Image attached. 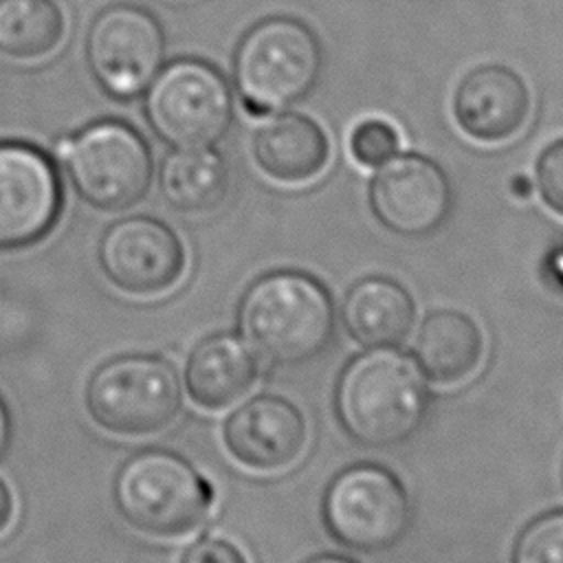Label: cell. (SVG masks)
<instances>
[{
    "label": "cell",
    "mask_w": 563,
    "mask_h": 563,
    "mask_svg": "<svg viewBox=\"0 0 563 563\" xmlns=\"http://www.w3.org/2000/svg\"><path fill=\"white\" fill-rule=\"evenodd\" d=\"M334 411L350 438L369 449L407 442L429 411V387L418 363L394 347H367L341 372Z\"/></svg>",
    "instance_id": "6da1fadb"
},
{
    "label": "cell",
    "mask_w": 563,
    "mask_h": 563,
    "mask_svg": "<svg viewBox=\"0 0 563 563\" xmlns=\"http://www.w3.org/2000/svg\"><path fill=\"white\" fill-rule=\"evenodd\" d=\"M242 339L266 363L290 367L319 358L334 339L336 314L328 288L299 271L255 279L238 310Z\"/></svg>",
    "instance_id": "7a4b0ae2"
},
{
    "label": "cell",
    "mask_w": 563,
    "mask_h": 563,
    "mask_svg": "<svg viewBox=\"0 0 563 563\" xmlns=\"http://www.w3.org/2000/svg\"><path fill=\"white\" fill-rule=\"evenodd\" d=\"M321 75V46L297 18L273 15L240 40L233 55V84L242 106L255 117L286 110L303 99Z\"/></svg>",
    "instance_id": "3957f363"
},
{
    "label": "cell",
    "mask_w": 563,
    "mask_h": 563,
    "mask_svg": "<svg viewBox=\"0 0 563 563\" xmlns=\"http://www.w3.org/2000/svg\"><path fill=\"white\" fill-rule=\"evenodd\" d=\"M121 517L154 537H180L198 528L213 504L211 484L178 453L143 449L114 475Z\"/></svg>",
    "instance_id": "277c9868"
},
{
    "label": "cell",
    "mask_w": 563,
    "mask_h": 563,
    "mask_svg": "<svg viewBox=\"0 0 563 563\" xmlns=\"http://www.w3.org/2000/svg\"><path fill=\"white\" fill-rule=\"evenodd\" d=\"M73 189L88 205L117 211L145 196L154 163L145 139L128 123L101 119L55 143Z\"/></svg>",
    "instance_id": "5b68a950"
},
{
    "label": "cell",
    "mask_w": 563,
    "mask_h": 563,
    "mask_svg": "<svg viewBox=\"0 0 563 563\" xmlns=\"http://www.w3.org/2000/svg\"><path fill=\"white\" fill-rule=\"evenodd\" d=\"M152 132L172 147H213L233 119V95L209 62L180 57L163 64L143 92Z\"/></svg>",
    "instance_id": "8992f818"
},
{
    "label": "cell",
    "mask_w": 563,
    "mask_h": 563,
    "mask_svg": "<svg viewBox=\"0 0 563 563\" xmlns=\"http://www.w3.org/2000/svg\"><path fill=\"white\" fill-rule=\"evenodd\" d=\"M183 402L176 367L156 354H123L99 365L86 385V409L106 431L147 435L165 429Z\"/></svg>",
    "instance_id": "52a82bcc"
},
{
    "label": "cell",
    "mask_w": 563,
    "mask_h": 563,
    "mask_svg": "<svg viewBox=\"0 0 563 563\" xmlns=\"http://www.w3.org/2000/svg\"><path fill=\"white\" fill-rule=\"evenodd\" d=\"M323 521L341 545L385 552L409 530V495L389 468L354 464L330 482L323 495Z\"/></svg>",
    "instance_id": "ba28073f"
},
{
    "label": "cell",
    "mask_w": 563,
    "mask_h": 563,
    "mask_svg": "<svg viewBox=\"0 0 563 563\" xmlns=\"http://www.w3.org/2000/svg\"><path fill=\"white\" fill-rule=\"evenodd\" d=\"M84 55L99 88L112 99L130 101L145 92L165 64V33L147 9L112 4L92 18Z\"/></svg>",
    "instance_id": "9c48e42d"
},
{
    "label": "cell",
    "mask_w": 563,
    "mask_h": 563,
    "mask_svg": "<svg viewBox=\"0 0 563 563\" xmlns=\"http://www.w3.org/2000/svg\"><path fill=\"white\" fill-rule=\"evenodd\" d=\"M369 207L391 233L422 238L438 231L449 218L453 189L435 161L416 152H398L374 174Z\"/></svg>",
    "instance_id": "30bf717a"
},
{
    "label": "cell",
    "mask_w": 563,
    "mask_h": 563,
    "mask_svg": "<svg viewBox=\"0 0 563 563\" xmlns=\"http://www.w3.org/2000/svg\"><path fill=\"white\" fill-rule=\"evenodd\" d=\"M103 275L128 295H156L172 288L185 271V249L161 220L130 216L112 222L99 240Z\"/></svg>",
    "instance_id": "8fae6325"
},
{
    "label": "cell",
    "mask_w": 563,
    "mask_h": 563,
    "mask_svg": "<svg viewBox=\"0 0 563 563\" xmlns=\"http://www.w3.org/2000/svg\"><path fill=\"white\" fill-rule=\"evenodd\" d=\"M59 207L62 187L51 158L26 143H0V251L46 235Z\"/></svg>",
    "instance_id": "7c38bea8"
},
{
    "label": "cell",
    "mask_w": 563,
    "mask_h": 563,
    "mask_svg": "<svg viewBox=\"0 0 563 563\" xmlns=\"http://www.w3.org/2000/svg\"><path fill=\"white\" fill-rule=\"evenodd\" d=\"M224 446L235 462L255 473H279L306 449L308 424L301 409L273 394L253 396L224 422Z\"/></svg>",
    "instance_id": "4fadbf2b"
},
{
    "label": "cell",
    "mask_w": 563,
    "mask_h": 563,
    "mask_svg": "<svg viewBox=\"0 0 563 563\" xmlns=\"http://www.w3.org/2000/svg\"><path fill=\"white\" fill-rule=\"evenodd\" d=\"M530 114L526 81L504 64L471 68L453 90V119L477 143L512 139Z\"/></svg>",
    "instance_id": "5bb4252c"
},
{
    "label": "cell",
    "mask_w": 563,
    "mask_h": 563,
    "mask_svg": "<svg viewBox=\"0 0 563 563\" xmlns=\"http://www.w3.org/2000/svg\"><path fill=\"white\" fill-rule=\"evenodd\" d=\"M253 158L277 183H306L319 176L330 161V141L321 125L301 112L266 114L255 130Z\"/></svg>",
    "instance_id": "9a60e30c"
},
{
    "label": "cell",
    "mask_w": 563,
    "mask_h": 563,
    "mask_svg": "<svg viewBox=\"0 0 563 563\" xmlns=\"http://www.w3.org/2000/svg\"><path fill=\"white\" fill-rule=\"evenodd\" d=\"M257 374L260 365L251 345L233 332H218L191 350L185 385L198 407L224 409L255 385Z\"/></svg>",
    "instance_id": "2e32d148"
},
{
    "label": "cell",
    "mask_w": 563,
    "mask_h": 563,
    "mask_svg": "<svg viewBox=\"0 0 563 563\" xmlns=\"http://www.w3.org/2000/svg\"><path fill=\"white\" fill-rule=\"evenodd\" d=\"M341 319L347 334L363 347H394L407 339L416 321V303L402 284L369 275L345 295Z\"/></svg>",
    "instance_id": "e0dca14e"
},
{
    "label": "cell",
    "mask_w": 563,
    "mask_h": 563,
    "mask_svg": "<svg viewBox=\"0 0 563 563\" xmlns=\"http://www.w3.org/2000/svg\"><path fill=\"white\" fill-rule=\"evenodd\" d=\"M413 354L433 383L457 385L479 367L484 334L466 312L433 310L420 323Z\"/></svg>",
    "instance_id": "ac0fdd59"
},
{
    "label": "cell",
    "mask_w": 563,
    "mask_h": 563,
    "mask_svg": "<svg viewBox=\"0 0 563 563\" xmlns=\"http://www.w3.org/2000/svg\"><path fill=\"white\" fill-rule=\"evenodd\" d=\"M161 196L176 211L205 213L229 189V167L213 147H172L158 167Z\"/></svg>",
    "instance_id": "d6986e66"
},
{
    "label": "cell",
    "mask_w": 563,
    "mask_h": 563,
    "mask_svg": "<svg viewBox=\"0 0 563 563\" xmlns=\"http://www.w3.org/2000/svg\"><path fill=\"white\" fill-rule=\"evenodd\" d=\"M64 37V15L53 0H0V53L40 59Z\"/></svg>",
    "instance_id": "ffe728a7"
},
{
    "label": "cell",
    "mask_w": 563,
    "mask_h": 563,
    "mask_svg": "<svg viewBox=\"0 0 563 563\" xmlns=\"http://www.w3.org/2000/svg\"><path fill=\"white\" fill-rule=\"evenodd\" d=\"M510 563H563V510L530 521L512 545Z\"/></svg>",
    "instance_id": "44dd1931"
},
{
    "label": "cell",
    "mask_w": 563,
    "mask_h": 563,
    "mask_svg": "<svg viewBox=\"0 0 563 563\" xmlns=\"http://www.w3.org/2000/svg\"><path fill=\"white\" fill-rule=\"evenodd\" d=\"M400 152V134L387 119H361L350 132V154L363 167H380Z\"/></svg>",
    "instance_id": "7402d4cb"
},
{
    "label": "cell",
    "mask_w": 563,
    "mask_h": 563,
    "mask_svg": "<svg viewBox=\"0 0 563 563\" xmlns=\"http://www.w3.org/2000/svg\"><path fill=\"white\" fill-rule=\"evenodd\" d=\"M534 183L543 202L563 216V139L550 143L537 158Z\"/></svg>",
    "instance_id": "603a6c76"
},
{
    "label": "cell",
    "mask_w": 563,
    "mask_h": 563,
    "mask_svg": "<svg viewBox=\"0 0 563 563\" xmlns=\"http://www.w3.org/2000/svg\"><path fill=\"white\" fill-rule=\"evenodd\" d=\"M180 563H246V561L231 541L220 537H202L185 550Z\"/></svg>",
    "instance_id": "cb8c5ba5"
},
{
    "label": "cell",
    "mask_w": 563,
    "mask_h": 563,
    "mask_svg": "<svg viewBox=\"0 0 563 563\" xmlns=\"http://www.w3.org/2000/svg\"><path fill=\"white\" fill-rule=\"evenodd\" d=\"M541 275L550 288L563 292V242L554 244L545 253V257L541 262Z\"/></svg>",
    "instance_id": "d4e9b609"
},
{
    "label": "cell",
    "mask_w": 563,
    "mask_h": 563,
    "mask_svg": "<svg viewBox=\"0 0 563 563\" xmlns=\"http://www.w3.org/2000/svg\"><path fill=\"white\" fill-rule=\"evenodd\" d=\"M11 517H13V499L9 488L0 482V532L7 530V526L11 523Z\"/></svg>",
    "instance_id": "484cf974"
},
{
    "label": "cell",
    "mask_w": 563,
    "mask_h": 563,
    "mask_svg": "<svg viewBox=\"0 0 563 563\" xmlns=\"http://www.w3.org/2000/svg\"><path fill=\"white\" fill-rule=\"evenodd\" d=\"M9 438H11V418H9L4 400L0 398V455L4 453V449L9 444Z\"/></svg>",
    "instance_id": "4316f807"
},
{
    "label": "cell",
    "mask_w": 563,
    "mask_h": 563,
    "mask_svg": "<svg viewBox=\"0 0 563 563\" xmlns=\"http://www.w3.org/2000/svg\"><path fill=\"white\" fill-rule=\"evenodd\" d=\"M308 563H354V561H350L345 556H336V554H321V556L310 559Z\"/></svg>",
    "instance_id": "83f0119b"
}]
</instances>
